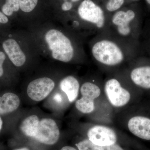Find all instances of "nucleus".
I'll return each instance as SVG.
<instances>
[{
  "mask_svg": "<svg viewBox=\"0 0 150 150\" xmlns=\"http://www.w3.org/2000/svg\"><path fill=\"white\" fill-rule=\"evenodd\" d=\"M76 146L79 150H101V146L95 144L88 139L79 142Z\"/></svg>",
  "mask_w": 150,
  "mask_h": 150,
  "instance_id": "nucleus-18",
  "label": "nucleus"
},
{
  "mask_svg": "<svg viewBox=\"0 0 150 150\" xmlns=\"http://www.w3.org/2000/svg\"><path fill=\"white\" fill-rule=\"evenodd\" d=\"M45 38L54 59L65 63L71 61L74 55V47L71 40L63 33L58 30H50Z\"/></svg>",
  "mask_w": 150,
  "mask_h": 150,
  "instance_id": "nucleus-2",
  "label": "nucleus"
},
{
  "mask_svg": "<svg viewBox=\"0 0 150 150\" xmlns=\"http://www.w3.org/2000/svg\"><path fill=\"white\" fill-rule=\"evenodd\" d=\"M6 56L5 54L2 51H0V77L3 76L4 71L3 65L5 60Z\"/></svg>",
  "mask_w": 150,
  "mask_h": 150,
  "instance_id": "nucleus-21",
  "label": "nucleus"
},
{
  "mask_svg": "<svg viewBox=\"0 0 150 150\" xmlns=\"http://www.w3.org/2000/svg\"><path fill=\"white\" fill-rule=\"evenodd\" d=\"M20 8L23 11L29 13L32 11L37 5L38 0H18Z\"/></svg>",
  "mask_w": 150,
  "mask_h": 150,
  "instance_id": "nucleus-17",
  "label": "nucleus"
},
{
  "mask_svg": "<svg viewBox=\"0 0 150 150\" xmlns=\"http://www.w3.org/2000/svg\"><path fill=\"white\" fill-rule=\"evenodd\" d=\"M136 13L132 10L120 11L115 13L111 18V24L117 35L123 38L134 36L137 23Z\"/></svg>",
  "mask_w": 150,
  "mask_h": 150,
  "instance_id": "nucleus-3",
  "label": "nucleus"
},
{
  "mask_svg": "<svg viewBox=\"0 0 150 150\" xmlns=\"http://www.w3.org/2000/svg\"><path fill=\"white\" fill-rule=\"evenodd\" d=\"M80 92L82 97L76 101V108L85 114L91 113L95 108L94 100L101 93L100 88L96 84L86 82L81 86Z\"/></svg>",
  "mask_w": 150,
  "mask_h": 150,
  "instance_id": "nucleus-6",
  "label": "nucleus"
},
{
  "mask_svg": "<svg viewBox=\"0 0 150 150\" xmlns=\"http://www.w3.org/2000/svg\"><path fill=\"white\" fill-rule=\"evenodd\" d=\"M60 131L57 123L51 118H45L39 121L34 139L46 145H52L58 142Z\"/></svg>",
  "mask_w": 150,
  "mask_h": 150,
  "instance_id": "nucleus-7",
  "label": "nucleus"
},
{
  "mask_svg": "<svg viewBox=\"0 0 150 150\" xmlns=\"http://www.w3.org/2000/svg\"><path fill=\"white\" fill-rule=\"evenodd\" d=\"M129 131L142 139L150 140V119L142 116L131 118L128 123Z\"/></svg>",
  "mask_w": 150,
  "mask_h": 150,
  "instance_id": "nucleus-10",
  "label": "nucleus"
},
{
  "mask_svg": "<svg viewBox=\"0 0 150 150\" xmlns=\"http://www.w3.org/2000/svg\"><path fill=\"white\" fill-rule=\"evenodd\" d=\"M20 103L18 96L15 93H7L0 97V115H5L17 109Z\"/></svg>",
  "mask_w": 150,
  "mask_h": 150,
  "instance_id": "nucleus-14",
  "label": "nucleus"
},
{
  "mask_svg": "<svg viewBox=\"0 0 150 150\" xmlns=\"http://www.w3.org/2000/svg\"><path fill=\"white\" fill-rule=\"evenodd\" d=\"M72 2H77L78 1H79V0H71Z\"/></svg>",
  "mask_w": 150,
  "mask_h": 150,
  "instance_id": "nucleus-27",
  "label": "nucleus"
},
{
  "mask_svg": "<svg viewBox=\"0 0 150 150\" xmlns=\"http://www.w3.org/2000/svg\"><path fill=\"white\" fill-rule=\"evenodd\" d=\"M101 150H124L120 146L115 144L109 146H101Z\"/></svg>",
  "mask_w": 150,
  "mask_h": 150,
  "instance_id": "nucleus-20",
  "label": "nucleus"
},
{
  "mask_svg": "<svg viewBox=\"0 0 150 150\" xmlns=\"http://www.w3.org/2000/svg\"><path fill=\"white\" fill-rule=\"evenodd\" d=\"M72 7V3L68 1H65L62 4V10L64 11H69Z\"/></svg>",
  "mask_w": 150,
  "mask_h": 150,
  "instance_id": "nucleus-22",
  "label": "nucleus"
},
{
  "mask_svg": "<svg viewBox=\"0 0 150 150\" xmlns=\"http://www.w3.org/2000/svg\"><path fill=\"white\" fill-rule=\"evenodd\" d=\"M124 0H109L106 5V9L109 11H114L122 6Z\"/></svg>",
  "mask_w": 150,
  "mask_h": 150,
  "instance_id": "nucleus-19",
  "label": "nucleus"
},
{
  "mask_svg": "<svg viewBox=\"0 0 150 150\" xmlns=\"http://www.w3.org/2000/svg\"><path fill=\"white\" fill-rule=\"evenodd\" d=\"M2 46L4 51L15 66L20 67L24 65L26 57L16 40L7 39L3 42Z\"/></svg>",
  "mask_w": 150,
  "mask_h": 150,
  "instance_id": "nucleus-11",
  "label": "nucleus"
},
{
  "mask_svg": "<svg viewBox=\"0 0 150 150\" xmlns=\"http://www.w3.org/2000/svg\"><path fill=\"white\" fill-rule=\"evenodd\" d=\"M78 12L81 19L97 29H102L105 26L104 12L92 0H84L78 8Z\"/></svg>",
  "mask_w": 150,
  "mask_h": 150,
  "instance_id": "nucleus-4",
  "label": "nucleus"
},
{
  "mask_svg": "<svg viewBox=\"0 0 150 150\" xmlns=\"http://www.w3.org/2000/svg\"><path fill=\"white\" fill-rule=\"evenodd\" d=\"M15 150H29L28 149L26 148H21V149H17Z\"/></svg>",
  "mask_w": 150,
  "mask_h": 150,
  "instance_id": "nucleus-26",
  "label": "nucleus"
},
{
  "mask_svg": "<svg viewBox=\"0 0 150 150\" xmlns=\"http://www.w3.org/2000/svg\"><path fill=\"white\" fill-rule=\"evenodd\" d=\"M61 150H77L75 148L73 147L69 146H66L64 147L61 149Z\"/></svg>",
  "mask_w": 150,
  "mask_h": 150,
  "instance_id": "nucleus-24",
  "label": "nucleus"
},
{
  "mask_svg": "<svg viewBox=\"0 0 150 150\" xmlns=\"http://www.w3.org/2000/svg\"><path fill=\"white\" fill-rule=\"evenodd\" d=\"M3 126V121L2 120L1 118L0 117V132Z\"/></svg>",
  "mask_w": 150,
  "mask_h": 150,
  "instance_id": "nucleus-25",
  "label": "nucleus"
},
{
  "mask_svg": "<svg viewBox=\"0 0 150 150\" xmlns=\"http://www.w3.org/2000/svg\"><path fill=\"white\" fill-rule=\"evenodd\" d=\"M8 21V19L3 12L0 11V23L6 24Z\"/></svg>",
  "mask_w": 150,
  "mask_h": 150,
  "instance_id": "nucleus-23",
  "label": "nucleus"
},
{
  "mask_svg": "<svg viewBox=\"0 0 150 150\" xmlns=\"http://www.w3.org/2000/svg\"><path fill=\"white\" fill-rule=\"evenodd\" d=\"M92 55L98 63L107 67H116L125 61L127 52L114 40L103 38L94 42L91 48Z\"/></svg>",
  "mask_w": 150,
  "mask_h": 150,
  "instance_id": "nucleus-1",
  "label": "nucleus"
},
{
  "mask_svg": "<svg viewBox=\"0 0 150 150\" xmlns=\"http://www.w3.org/2000/svg\"><path fill=\"white\" fill-rule=\"evenodd\" d=\"M39 118L35 115L28 116L22 122L20 129L27 137L34 138L37 132L39 123Z\"/></svg>",
  "mask_w": 150,
  "mask_h": 150,
  "instance_id": "nucleus-15",
  "label": "nucleus"
},
{
  "mask_svg": "<svg viewBox=\"0 0 150 150\" xmlns=\"http://www.w3.org/2000/svg\"><path fill=\"white\" fill-rule=\"evenodd\" d=\"M104 90L108 101L114 107L125 106L131 99L130 92L115 78L109 79L105 82Z\"/></svg>",
  "mask_w": 150,
  "mask_h": 150,
  "instance_id": "nucleus-5",
  "label": "nucleus"
},
{
  "mask_svg": "<svg viewBox=\"0 0 150 150\" xmlns=\"http://www.w3.org/2000/svg\"><path fill=\"white\" fill-rule=\"evenodd\" d=\"M149 53L150 55V47L149 48Z\"/></svg>",
  "mask_w": 150,
  "mask_h": 150,
  "instance_id": "nucleus-29",
  "label": "nucleus"
},
{
  "mask_svg": "<svg viewBox=\"0 0 150 150\" xmlns=\"http://www.w3.org/2000/svg\"><path fill=\"white\" fill-rule=\"evenodd\" d=\"M59 86L61 89L67 95L69 102L72 103L76 100L80 89L79 83L76 78L68 76L61 81Z\"/></svg>",
  "mask_w": 150,
  "mask_h": 150,
  "instance_id": "nucleus-13",
  "label": "nucleus"
},
{
  "mask_svg": "<svg viewBox=\"0 0 150 150\" xmlns=\"http://www.w3.org/2000/svg\"><path fill=\"white\" fill-rule=\"evenodd\" d=\"M87 136L90 141L99 146L113 144L117 140L115 131L109 127L101 125L92 127L88 131Z\"/></svg>",
  "mask_w": 150,
  "mask_h": 150,
  "instance_id": "nucleus-9",
  "label": "nucleus"
},
{
  "mask_svg": "<svg viewBox=\"0 0 150 150\" xmlns=\"http://www.w3.org/2000/svg\"><path fill=\"white\" fill-rule=\"evenodd\" d=\"M130 78L136 85L145 89H150V66L136 67L131 71Z\"/></svg>",
  "mask_w": 150,
  "mask_h": 150,
  "instance_id": "nucleus-12",
  "label": "nucleus"
},
{
  "mask_svg": "<svg viewBox=\"0 0 150 150\" xmlns=\"http://www.w3.org/2000/svg\"><path fill=\"white\" fill-rule=\"evenodd\" d=\"M55 84L50 78H38L32 81L27 89L28 95L30 99L40 101L45 99L54 89Z\"/></svg>",
  "mask_w": 150,
  "mask_h": 150,
  "instance_id": "nucleus-8",
  "label": "nucleus"
},
{
  "mask_svg": "<svg viewBox=\"0 0 150 150\" xmlns=\"http://www.w3.org/2000/svg\"><path fill=\"white\" fill-rule=\"evenodd\" d=\"M18 0H6L5 4L2 8V12L7 16H11L15 12L19 9Z\"/></svg>",
  "mask_w": 150,
  "mask_h": 150,
  "instance_id": "nucleus-16",
  "label": "nucleus"
},
{
  "mask_svg": "<svg viewBox=\"0 0 150 150\" xmlns=\"http://www.w3.org/2000/svg\"><path fill=\"white\" fill-rule=\"evenodd\" d=\"M146 1L147 2L148 4H150V0H146Z\"/></svg>",
  "mask_w": 150,
  "mask_h": 150,
  "instance_id": "nucleus-28",
  "label": "nucleus"
}]
</instances>
